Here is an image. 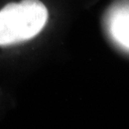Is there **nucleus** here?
<instances>
[{
	"instance_id": "obj_1",
	"label": "nucleus",
	"mask_w": 129,
	"mask_h": 129,
	"mask_svg": "<svg viewBox=\"0 0 129 129\" xmlns=\"http://www.w3.org/2000/svg\"><path fill=\"white\" fill-rule=\"evenodd\" d=\"M48 9L40 0L10 3L0 10V45L29 40L44 28Z\"/></svg>"
},
{
	"instance_id": "obj_2",
	"label": "nucleus",
	"mask_w": 129,
	"mask_h": 129,
	"mask_svg": "<svg viewBox=\"0 0 129 129\" xmlns=\"http://www.w3.org/2000/svg\"><path fill=\"white\" fill-rule=\"evenodd\" d=\"M109 29L116 42L129 51V2L120 4L112 9Z\"/></svg>"
}]
</instances>
